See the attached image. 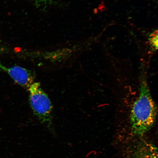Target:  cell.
<instances>
[{
	"mask_svg": "<svg viewBox=\"0 0 158 158\" xmlns=\"http://www.w3.org/2000/svg\"><path fill=\"white\" fill-rule=\"evenodd\" d=\"M157 114L156 106L143 75L140 82L139 95L130 112L132 133L139 137L144 135L155 124Z\"/></svg>",
	"mask_w": 158,
	"mask_h": 158,
	"instance_id": "cell-1",
	"label": "cell"
},
{
	"mask_svg": "<svg viewBox=\"0 0 158 158\" xmlns=\"http://www.w3.org/2000/svg\"><path fill=\"white\" fill-rule=\"evenodd\" d=\"M30 105L34 115L40 123L55 133L52 120L53 106L50 99L39 82H33L29 88Z\"/></svg>",
	"mask_w": 158,
	"mask_h": 158,
	"instance_id": "cell-2",
	"label": "cell"
},
{
	"mask_svg": "<svg viewBox=\"0 0 158 158\" xmlns=\"http://www.w3.org/2000/svg\"><path fill=\"white\" fill-rule=\"evenodd\" d=\"M0 70L7 73L15 82L27 91L34 82L35 76L32 72L23 67H7L0 63Z\"/></svg>",
	"mask_w": 158,
	"mask_h": 158,
	"instance_id": "cell-3",
	"label": "cell"
},
{
	"mask_svg": "<svg viewBox=\"0 0 158 158\" xmlns=\"http://www.w3.org/2000/svg\"><path fill=\"white\" fill-rule=\"evenodd\" d=\"M134 158H158V149L154 144L144 139L139 140L132 151Z\"/></svg>",
	"mask_w": 158,
	"mask_h": 158,
	"instance_id": "cell-4",
	"label": "cell"
},
{
	"mask_svg": "<svg viewBox=\"0 0 158 158\" xmlns=\"http://www.w3.org/2000/svg\"><path fill=\"white\" fill-rule=\"evenodd\" d=\"M150 45L152 48L157 50L158 48V31H154L150 35L149 39Z\"/></svg>",
	"mask_w": 158,
	"mask_h": 158,
	"instance_id": "cell-5",
	"label": "cell"
},
{
	"mask_svg": "<svg viewBox=\"0 0 158 158\" xmlns=\"http://www.w3.org/2000/svg\"><path fill=\"white\" fill-rule=\"evenodd\" d=\"M35 4L41 5H48L51 3H53L55 0H31Z\"/></svg>",
	"mask_w": 158,
	"mask_h": 158,
	"instance_id": "cell-6",
	"label": "cell"
},
{
	"mask_svg": "<svg viewBox=\"0 0 158 158\" xmlns=\"http://www.w3.org/2000/svg\"><path fill=\"white\" fill-rule=\"evenodd\" d=\"M4 51V49L3 47L0 45V53H3Z\"/></svg>",
	"mask_w": 158,
	"mask_h": 158,
	"instance_id": "cell-7",
	"label": "cell"
}]
</instances>
